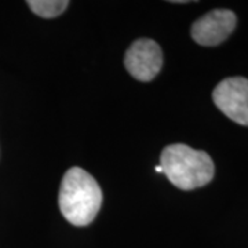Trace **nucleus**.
Wrapping results in <instances>:
<instances>
[{
    "instance_id": "f03ea898",
    "label": "nucleus",
    "mask_w": 248,
    "mask_h": 248,
    "mask_svg": "<svg viewBox=\"0 0 248 248\" xmlns=\"http://www.w3.org/2000/svg\"><path fill=\"white\" fill-rule=\"evenodd\" d=\"M160 167L169 181L181 190H193L213 181L215 166L210 155L184 143L166 146L160 155Z\"/></svg>"
},
{
    "instance_id": "f257e3e1",
    "label": "nucleus",
    "mask_w": 248,
    "mask_h": 248,
    "mask_svg": "<svg viewBox=\"0 0 248 248\" xmlns=\"http://www.w3.org/2000/svg\"><path fill=\"white\" fill-rule=\"evenodd\" d=\"M102 190L95 178L80 167H72L62 178L58 204L62 215L73 226H87L102 205Z\"/></svg>"
},
{
    "instance_id": "39448f33",
    "label": "nucleus",
    "mask_w": 248,
    "mask_h": 248,
    "mask_svg": "<svg viewBox=\"0 0 248 248\" xmlns=\"http://www.w3.org/2000/svg\"><path fill=\"white\" fill-rule=\"evenodd\" d=\"M237 24L236 14L228 9H215L196 19L190 35L197 45L213 47L223 43L233 33Z\"/></svg>"
},
{
    "instance_id": "0eeeda50",
    "label": "nucleus",
    "mask_w": 248,
    "mask_h": 248,
    "mask_svg": "<svg viewBox=\"0 0 248 248\" xmlns=\"http://www.w3.org/2000/svg\"><path fill=\"white\" fill-rule=\"evenodd\" d=\"M156 171H157V172H163V170H161L160 166H156Z\"/></svg>"
},
{
    "instance_id": "423d86ee",
    "label": "nucleus",
    "mask_w": 248,
    "mask_h": 248,
    "mask_svg": "<svg viewBox=\"0 0 248 248\" xmlns=\"http://www.w3.org/2000/svg\"><path fill=\"white\" fill-rule=\"evenodd\" d=\"M27 4L36 16L42 18H54L61 16L69 6L66 0H28Z\"/></svg>"
},
{
    "instance_id": "20e7f679",
    "label": "nucleus",
    "mask_w": 248,
    "mask_h": 248,
    "mask_svg": "<svg viewBox=\"0 0 248 248\" xmlns=\"http://www.w3.org/2000/svg\"><path fill=\"white\" fill-rule=\"evenodd\" d=\"M124 66L134 79L151 81L163 66V51L152 39H138L124 55Z\"/></svg>"
},
{
    "instance_id": "7ed1b4c3",
    "label": "nucleus",
    "mask_w": 248,
    "mask_h": 248,
    "mask_svg": "<svg viewBox=\"0 0 248 248\" xmlns=\"http://www.w3.org/2000/svg\"><path fill=\"white\" fill-rule=\"evenodd\" d=\"M213 101L226 117L248 127V79L241 76L223 79L214 89Z\"/></svg>"
}]
</instances>
